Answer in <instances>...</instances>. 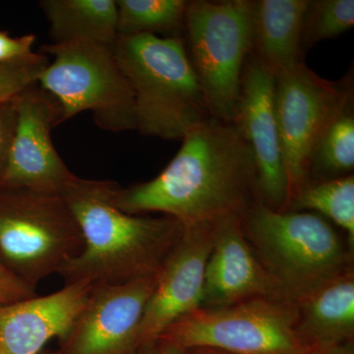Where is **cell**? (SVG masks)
<instances>
[{"label": "cell", "instance_id": "cell-1", "mask_svg": "<svg viewBox=\"0 0 354 354\" xmlns=\"http://www.w3.org/2000/svg\"><path fill=\"white\" fill-rule=\"evenodd\" d=\"M181 141L178 152L152 180L118 188V208L130 215L160 213L192 225L241 216L259 201L252 151L234 123L211 116Z\"/></svg>", "mask_w": 354, "mask_h": 354}, {"label": "cell", "instance_id": "cell-2", "mask_svg": "<svg viewBox=\"0 0 354 354\" xmlns=\"http://www.w3.org/2000/svg\"><path fill=\"white\" fill-rule=\"evenodd\" d=\"M118 187L113 181L74 174L62 190L84 242L80 254L58 272L65 285L153 278L180 239L184 225L176 218L130 215L118 208L114 203Z\"/></svg>", "mask_w": 354, "mask_h": 354}, {"label": "cell", "instance_id": "cell-3", "mask_svg": "<svg viewBox=\"0 0 354 354\" xmlns=\"http://www.w3.org/2000/svg\"><path fill=\"white\" fill-rule=\"evenodd\" d=\"M114 51L132 88L142 135L183 140L211 118L183 37L120 36Z\"/></svg>", "mask_w": 354, "mask_h": 354}, {"label": "cell", "instance_id": "cell-4", "mask_svg": "<svg viewBox=\"0 0 354 354\" xmlns=\"http://www.w3.org/2000/svg\"><path fill=\"white\" fill-rule=\"evenodd\" d=\"M241 220L256 257L283 299L297 304L351 270L349 252L320 216L278 211L258 201Z\"/></svg>", "mask_w": 354, "mask_h": 354}, {"label": "cell", "instance_id": "cell-5", "mask_svg": "<svg viewBox=\"0 0 354 354\" xmlns=\"http://www.w3.org/2000/svg\"><path fill=\"white\" fill-rule=\"evenodd\" d=\"M41 53L53 55L38 79L60 108L59 124L84 111L111 132L136 130L134 95L121 68L114 44H48Z\"/></svg>", "mask_w": 354, "mask_h": 354}, {"label": "cell", "instance_id": "cell-6", "mask_svg": "<svg viewBox=\"0 0 354 354\" xmlns=\"http://www.w3.org/2000/svg\"><path fill=\"white\" fill-rule=\"evenodd\" d=\"M185 46L212 118L232 122L252 53V1L188 2Z\"/></svg>", "mask_w": 354, "mask_h": 354}, {"label": "cell", "instance_id": "cell-7", "mask_svg": "<svg viewBox=\"0 0 354 354\" xmlns=\"http://www.w3.org/2000/svg\"><path fill=\"white\" fill-rule=\"evenodd\" d=\"M83 243L62 195L0 189V258L32 288L75 259Z\"/></svg>", "mask_w": 354, "mask_h": 354}, {"label": "cell", "instance_id": "cell-8", "mask_svg": "<svg viewBox=\"0 0 354 354\" xmlns=\"http://www.w3.org/2000/svg\"><path fill=\"white\" fill-rule=\"evenodd\" d=\"M297 304L256 297L221 308L195 310L157 339L187 351L211 348L230 354H308L297 332Z\"/></svg>", "mask_w": 354, "mask_h": 354}, {"label": "cell", "instance_id": "cell-9", "mask_svg": "<svg viewBox=\"0 0 354 354\" xmlns=\"http://www.w3.org/2000/svg\"><path fill=\"white\" fill-rule=\"evenodd\" d=\"M353 95L351 77L337 82L326 80L304 62L276 76L277 123L288 191L285 211L309 183L317 142Z\"/></svg>", "mask_w": 354, "mask_h": 354}, {"label": "cell", "instance_id": "cell-10", "mask_svg": "<svg viewBox=\"0 0 354 354\" xmlns=\"http://www.w3.org/2000/svg\"><path fill=\"white\" fill-rule=\"evenodd\" d=\"M16 123L0 189L62 195L74 176L53 145L51 131L59 125L60 108L38 83L14 99Z\"/></svg>", "mask_w": 354, "mask_h": 354}, {"label": "cell", "instance_id": "cell-11", "mask_svg": "<svg viewBox=\"0 0 354 354\" xmlns=\"http://www.w3.org/2000/svg\"><path fill=\"white\" fill-rule=\"evenodd\" d=\"M157 277L95 285L58 354H133Z\"/></svg>", "mask_w": 354, "mask_h": 354}, {"label": "cell", "instance_id": "cell-12", "mask_svg": "<svg viewBox=\"0 0 354 354\" xmlns=\"http://www.w3.org/2000/svg\"><path fill=\"white\" fill-rule=\"evenodd\" d=\"M276 76L252 53L241 77L234 123L252 151L259 201L278 211L288 204L286 181L276 116Z\"/></svg>", "mask_w": 354, "mask_h": 354}, {"label": "cell", "instance_id": "cell-13", "mask_svg": "<svg viewBox=\"0 0 354 354\" xmlns=\"http://www.w3.org/2000/svg\"><path fill=\"white\" fill-rule=\"evenodd\" d=\"M213 242V223L184 225L180 239L157 274L155 290L142 319L139 346L201 308L205 270Z\"/></svg>", "mask_w": 354, "mask_h": 354}, {"label": "cell", "instance_id": "cell-14", "mask_svg": "<svg viewBox=\"0 0 354 354\" xmlns=\"http://www.w3.org/2000/svg\"><path fill=\"white\" fill-rule=\"evenodd\" d=\"M213 227L201 308H221L256 297L281 298L249 244L241 216H223Z\"/></svg>", "mask_w": 354, "mask_h": 354}, {"label": "cell", "instance_id": "cell-15", "mask_svg": "<svg viewBox=\"0 0 354 354\" xmlns=\"http://www.w3.org/2000/svg\"><path fill=\"white\" fill-rule=\"evenodd\" d=\"M93 286L78 283L0 307V354H39L62 339L82 311Z\"/></svg>", "mask_w": 354, "mask_h": 354}, {"label": "cell", "instance_id": "cell-16", "mask_svg": "<svg viewBox=\"0 0 354 354\" xmlns=\"http://www.w3.org/2000/svg\"><path fill=\"white\" fill-rule=\"evenodd\" d=\"M308 1H252V53L274 76L304 62L302 28Z\"/></svg>", "mask_w": 354, "mask_h": 354}, {"label": "cell", "instance_id": "cell-17", "mask_svg": "<svg viewBox=\"0 0 354 354\" xmlns=\"http://www.w3.org/2000/svg\"><path fill=\"white\" fill-rule=\"evenodd\" d=\"M297 332L310 348L353 342L354 274L335 277L297 302Z\"/></svg>", "mask_w": 354, "mask_h": 354}, {"label": "cell", "instance_id": "cell-18", "mask_svg": "<svg viewBox=\"0 0 354 354\" xmlns=\"http://www.w3.org/2000/svg\"><path fill=\"white\" fill-rule=\"evenodd\" d=\"M51 44H115L116 0H41Z\"/></svg>", "mask_w": 354, "mask_h": 354}, {"label": "cell", "instance_id": "cell-19", "mask_svg": "<svg viewBox=\"0 0 354 354\" xmlns=\"http://www.w3.org/2000/svg\"><path fill=\"white\" fill-rule=\"evenodd\" d=\"M353 95L344 102L317 142L309 165V181L351 176L354 169Z\"/></svg>", "mask_w": 354, "mask_h": 354}, {"label": "cell", "instance_id": "cell-20", "mask_svg": "<svg viewBox=\"0 0 354 354\" xmlns=\"http://www.w3.org/2000/svg\"><path fill=\"white\" fill-rule=\"evenodd\" d=\"M186 0H116L118 37L162 34L180 36L185 27Z\"/></svg>", "mask_w": 354, "mask_h": 354}, {"label": "cell", "instance_id": "cell-21", "mask_svg": "<svg viewBox=\"0 0 354 354\" xmlns=\"http://www.w3.org/2000/svg\"><path fill=\"white\" fill-rule=\"evenodd\" d=\"M290 211L310 209L334 221L348 234L349 244L354 243V177L351 176L309 181L291 203Z\"/></svg>", "mask_w": 354, "mask_h": 354}, {"label": "cell", "instance_id": "cell-22", "mask_svg": "<svg viewBox=\"0 0 354 354\" xmlns=\"http://www.w3.org/2000/svg\"><path fill=\"white\" fill-rule=\"evenodd\" d=\"M353 25V0H309L302 28V48L337 38Z\"/></svg>", "mask_w": 354, "mask_h": 354}, {"label": "cell", "instance_id": "cell-23", "mask_svg": "<svg viewBox=\"0 0 354 354\" xmlns=\"http://www.w3.org/2000/svg\"><path fill=\"white\" fill-rule=\"evenodd\" d=\"M48 64V57L41 53L0 64V104L12 101L26 88L38 83L39 75Z\"/></svg>", "mask_w": 354, "mask_h": 354}, {"label": "cell", "instance_id": "cell-24", "mask_svg": "<svg viewBox=\"0 0 354 354\" xmlns=\"http://www.w3.org/2000/svg\"><path fill=\"white\" fill-rule=\"evenodd\" d=\"M36 295V288L14 274L0 258V307Z\"/></svg>", "mask_w": 354, "mask_h": 354}, {"label": "cell", "instance_id": "cell-25", "mask_svg": "<svg viewBox=\"0 0 354 354\" xmlns=\"http://www.w3.org/2000/svg\"><path fill=\"white\" fill-rule=\"evenodd\" d=\"M36 39V35L34 34L13 38L6 32L0 31V64L31 57L35 53L32 46Z\"/></svg>", "mask_w": 354, "mask_h": 354}, {"label": "cell", "instance_id": "cell-26", "mask_svg": "<svg viewBox=\"0 0 354 354\" xmlns=\"http://www.w3.org/2000/svg\"><path fill=\"white\" fill-rule=\"evenodd\" d=\"M15 123L16 109L13 99L0 104V177L6 169Z\"/></svg>", "mask_w": 354, "mask_h": 354}, {"label": "cell", "instance_id": "cell-27", "mask_svg": "<svg viewBox=\"0 0 354 354\" xmlns=\"http://www.w3.org/2000/svg\"><path fill=\"white\" fill-rule=\"evenodd\" d=\"M133 354H188L185 349L165 342L164 339H155L142 344Z\"/></svg>", "mask_w": 354, "mask_h": 354}, {"label": "cell", "instance_id": "cell-28", "mask_svg": "<svg viewBox=\"0 0 354 354\" xmlns=\"http://www.w3.org/2000/svg\"><path fill=\"white\" fill-rule=\"evenodd\" d=\"M308 354H354L353 342L329 348H314Z\"/></svg>", "mask_w": 354, "mask_h": 354}, {"label": "cell", "instance_id": "cell-29", "mask_svg": "<svg viewBox=\"0 0 354 354\" xmlns=\"http://www.w3.org/2000/svg\"><path fill=\"white\" fill-rule=\"evenodd\" d=\"M188 354H230L227 353H223V351H216V349L211 348H191L187 349Z\"/></svg>", "mask_w": 354, "mask_h": 354}, {"label": "cell", "instance_id": "cell-30", "mask_svg": "<svg viewBox=\"0 0 354 354\" xmlns=\"http://www.w3.org/2000/svg\"><path fill=\"white\" fill-rule=\"evenodd\" d=\"M39 354H53V353H41Z\"/></svg>", "mask_w": 354, "mask_h": 354}]
</instances>
